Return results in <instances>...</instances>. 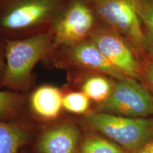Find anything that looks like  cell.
<instances>
[{"instance_id":"1","label":"cell","mask_w":153,"mask_h":153,"mask_svg":"<svg viewBox=\"0 0 153 153\" xmlns=\"http://www.w3.org/2000/svg\"><path fill=\"white\" fill-rule=\"evenodd\" d=\"M54 43L53 38L48 33L7 41L1 85L12 89L27 87L31 80L34 67L51 52Z\"/></svg>"},{"instance_id":"2","label":"cell","mask_w":153,"mask_h":153,"mask_svg":"<svg viewBox=\"0 0 153 153\" xmlns=\"http://www.w3.org/2000/svg\"><path fill=\"white\" fill-rule=\"evenodd\" d=\"M84 122L129 153H136L153 140V117L132 118L94 111L86 115Z\"/></svg>"},{"instance_id":"13","label":"cell","mask_w":153,"mask_h":153,"mask_svg":"<svg viewBox=\"0 0 153 153\" xmlns=\"http://www.w3.org/2000/svg\"><path fill=\"white\" fill-rule=\"evenodd\" d=\"M77 153H129L117 143L99 133L82 137Z\"/></svg>"},{"instance_id":"14","label":"cell","mask_w":153,"mask_h":153,"mask_svg":"<svg viewBox=\"0 0 153 153\" xmlns=\"http://www.w3.org/2000/svg\"><path fill=\"white\" fill-rule=\"evenodd\" d=\"M24 99L19 94L0 91V120L8 121L14 118L22 108Z\"/></svg>"},{"instance_id":"6","label":"cell","mask_w":153,"mask_h":153,"mask_svg":"<svg viewBox=\"0 0 153 153\" xmlns=\"http://www.w3.org/2000/svg\"><path fill=\"white\" fill-rule=\"evenodd\" d=\"M91 41L116 68L128 78L142 79V64L123 36L111 28L92 32Z\"/></svg>"},{"instance_id":"4","label":"cell","mask_w":153,"mask_h":153,"mask_svg":"<svg viewBox=\"0 0 153 153\" xmlns=\"http://www.w3.org/2000/svg\"><path fill=\"white\" fill-rule=\"evenodd\" d=\"M96 9L111 29L126 38L139 52L145 51L146 37L132 0H97Z\"/></svg>"},{"instance_id":"10","label":"cell","mask_w":153,"mask_h":153,"mask_svg":"<svg viewBox=\"0 0 153 153\" xmlns=\"http://www.w3.org/2000/svg\"><path fill=\"white\" fill-rule=\"evenodd\" d=\"M63 97L58 88L50 85L41 86L30 96V108L42 119H55L62 108Z\"/></svg>"},{"instance_id":"12","label":"cell","mask_w":153,"mask_h":153,"mask_svg":"<svg viewBox=\"0 0 153 153\" xmlns=\"http://www.w3.org/2000/svg\"><path fill=\"white\" fill-rule=\"evenodd\" d=\"M114 81L105 75L89 76L84 81L82 91L97 104L108 99L114 89Z\"/></svg>"},{"instance_id":"5","label":"cell","mask_w":153,"mask_h":153,"mask_svg":"<svg viewBox=\"0 0 153 153\" xmlns=\"http://www.w3.org/2000/svg\"><path fill=\"white\" fill-rule=\"evenodd\" d=\"M61 4L62 0H14L0 13V30L19 31L43 24Z\"/></svg>"},{"instance_id":"11","label":"cell","mask_w":153,"mask_h":153,"mask_svg":"<svg viewBox=\"0 0 153 153\" xmlns=\"http://www.w3.org/2000/svg\"><path fill=\"white\" fill-rule=\"evenodd\" d=\"M29 139L30 134L22 126L0 120V153H18Z\"/></svg>"},{"instance_id":"8","label":"cell","mask_w":153,"mask_h":153,"mask_svg":"<svg viewBox=\"0 0 153 153\" xmlns=\"http://www.w3.org/2000/svg\"><path fill=\"white\" fill-rule=\"evenodd\" d=\"M82 140L79 127L65 122L44 131L36 148L38 153H77Z\"/></svg>"},{"instance_id":"17","label":"cell","mask_w":153,"mask_h":153,"mask_svg":"<svg viewBox=\"0 0 153 153\" xmlns=\"http://www.w3.org/2000/svg\"><path fill=\"white\" fill-rule=\"evenodd\" d=\"M142 81L153 96V53L142 64Z\"/></svg>"},{"instance_id":"9","label":"cell","mask_w":153,"mask_h":153,"mask_svg":"<svg viewBox=\"0 0 153 153\" xmlns=\"http://www.w3.org/2000/svg\"><path fill=\"white\" fill-rule=\"evenodd\" d=\"M70 60L76 65L89 69L114 80H124L128 76L111 63L91 41H84L70 47Z\"/></svg>"},{"instance_id":"16","label":"cell","mask_w":153,"mask_h":153,"mask_svg":"<svg viewBox=\"0 0 153 153\" xmlns=\"http://www.w3.org/2000/svg\"><path fill=\"white\" fill-rule=\"evenodd\" d=\"M135 7L153 41V0H135Z\"/></svg>"},{"instance_id":"19","label":"cell","mask_w":153,"mask_h":153,"mask_svg":"<svg viewBox=\"0 0 153 153\" xmlns=\"http://www.w3.org/2000/svg\"><path fill=\"white\" fill-rule=\"evenodd\" d=\"M136 153H153V140L145 145Z\"/></svg>"},{"instance_id":"3","label":"cell","mask_w":153,"mask_h":153,"mask_svg":"<svg viewBox=\"0 0 153 153\" xmlns=\"http://www.w3.org/2000/svg\"><path fill=\"white\" fill-rule=\"evenodd\" d=\"M97 111L132 118L153 117V96L144 84L128 78L114 80L108 99L97 104Z\"/></svg>"},{"instance_id":"20","label":"cell","mask_w":153,"mask_h":153,"mask_svg":"<svg viewBox=\"0 0 153 153\" xmlns=\"http://www.w3.org/2000/svg\"><path fill=\"white\" fill-rule=\"evenodd\" d=\"M132 1H133V2L134 3V4H135V0H132Z\"/></svg>"},{"instance_id":"21","label":"cell","mask_w":153,"mask_h":153,"mask_svg":"<svg viewBox=\"0 0 153 153\" xmlns=\"http://www.w3.org/2000/svg\"><path fill=\"white\" fill-rule=\"evenodd\" d=\"M96 1H97V0H96Z\"/></svg>"},{"instance_id":"7","label":"cell","mask_w":153,"mask_h":153,"mask_svg":"<svg viewBox=\"0 0 153 153\" xmlns=\"http://www.w3.org/2000/svg\"><path fill=\"white\" fill-rule=\"evenodd\" d=\"M94 24L92 11L82 1H74L54 23V43L70 47L81 43L91 32Z\"/></svg>"},{"instance_id":"18","label":"cell","mask_w":153,"mask_h":153,"mask_svg":"<svg viewBox=\"0 0 153 153\" xmlns=\"http://www.w3.org/2000/svg\"><path fill=\"white\" fill-rule=\"evenodd\" d=\"M5 68V51L0 46V85L2 82Z\"/></svg>"},{"instance_id":"15","label":"cell","mask_w":153,"mask_h":153,"mask_svg":"<svg viewBox=\"0 0 153 153\" xmlns=\"http://www.w3.org/2000/svg\"><path fill=\"white\" fill-rule=\"evenodd\" d=\"M91 100L82 91H72L63 97L62 108L75 114H85L88 112Z\"/></svg>"}]
</instances>
